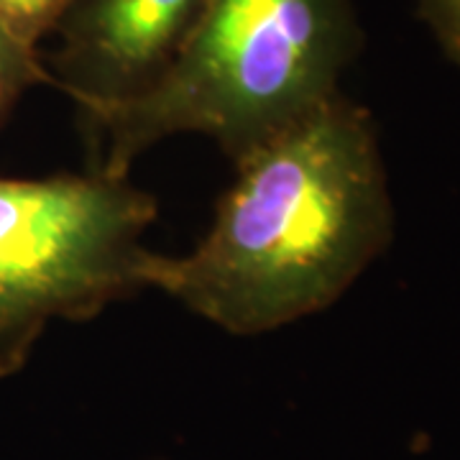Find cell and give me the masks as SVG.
<instances>
[{"label":"cell","instance_id":"obj_7","mask_svg":"<svg viewBox=\"0 0 460 460\" xmlns=\"http://www.w3.org/2000/svg\"><path fill=\"white\" fill-rule=\"evenodd\" d=\"M417 16L432 31L445 57L460 66V0H417Z\"/></svg>","mask_w":460,"mask_h":460},{"label":"cell","instance_id":"obj_5","mask_svg":"<svg viewBox=\"0 0 460 460\" xmlns=\"http://www.w3.org/2000/svg\"><path fill=\"white\" fill-rule=\"evenodd\" d=\"M80 0H0V31L39 51Z\"/></svg>","mask_w":460,"mask_h":460},{"label":"cell","instance_id":"obj_1","mask_svg":"<svg viewBox=\"0 0 460 460\" xmlns=\"http://www.w3.org/2000/svg\"><path fill=\"white\" fill-rule=\"evenodd\" d=\"M392 238L374 115L338 93L235 164L205 238L154 253L148 289L253 338L328 310Z\"/></svg>","mask_w":460,"mask_h":460},{"label":"cell","instance_id":"obj_3","mask_svg":"<svg viewBox=\"0 0 460 460\" xmlns=\"http://www.w3.org/2000/svg\"><path fill=\"white\" fill-rule=\"evenodd\" d=\"M156 202L105 172L0 177V378L31 358L54 320L87 323L146 292Z\"/></svg>","mask_w":460,"mask_h":460},{"label":"cell","instance_id":"obj_6","mask_svg":"<svg viewBox=\"0 0 460 460\" xmlns=\"http://www.w3.org/2000/svg\"><path fill=\"white\" fill-rule=\"evenodd\" d=\"M36 84H51L39 51L29 49L0 31V128L11 118L18 100Z\"/></svg>","mask_w":460,"mask_h":460},{"label":"cell","instance_id":"obj_4","mask_svg":"<svg viewBox=\"0 0 460 460\" xmlns=\"http://www.w3.org/2000/svg\"><path fill=\"white\" fill-rule=\"evenodd\" d=\"M208 0H80L44 59L83 118L133 100L162 77Z\"/></svg>","mask_w":460,"mask_h":460},{"label":"cell","instance_id":"obj_2","mask_svg":"<svg viewBox=\"0 0 460 460\" xmlns=\"http://www.w3.org/2000/svg\"><path fill=\"white\" fill-rule=\"evenodd\" d=\"M361 51L350 0H208L162 77L84 118L98 172L128 177L159 141L198 133L238 164L341 93Z\"/></svg>","mask_w":460,"mask_h":460}]
</instances>
